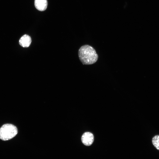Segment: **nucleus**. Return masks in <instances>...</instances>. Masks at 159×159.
I'll list each match as a JSON object with an SVG mask.
<instances>
[{
  "label": "nucleus",
  "mask_w": 159,
  "mask_h": 159,
  "mask_svg": "<svg viewBox=\"0 0 159 159\" xmlns=\"http://www.w3.org/2000/svg\"><path fill=\"white\" fill-rule=\"evenodd\" d=\"M34 4L36 8L39 11H44L47 6V0H35Z\"/></svg>",
  "instance_id": "5"
},
{
  "label": "nucleus",
  "mask_w": 159,
  "mask_h": 159,
  "mask_svg": "<svg viewBox=\"0 0 159 159\" xmlns=\"http://www.w3.org/2000/svg\"><path fill=\"white\" fill-rule=\"evenodd\" d=\"M152 142L153 145L159 150V135H156L152 138Z\"/></svg>",
  "instance_id": "6"
},
{
  "label": "nucleus",
  "mask_w": 159,
  "mask_h": 159,
  "mask_svg": "<svg viewBox=\"0 0 159 159\" xmlns=\"http://www.w3.org/2000/svg\"><path fill=\"white\" fill-rule=\"evenodd\" d=\"M81 140L84 145L87 146H90L92 144L94 141V135L90 132H85L82 136Z\"/></svg>",
  "instance_id": "3"
},
{
  "label": "nucleus",
  "mask_w": 159,
  "mask_h": 159,
  "mask_svg": "<svg viewBox=\"0 0 159 159\" xmlns=\"http://www.w3.org/2000/svg\"><path fill=\"white\" fill-rule=\"evenodd\" d=\"M32 42L31 38L30 36L27 34L23 35L19 40L20 45L24 47H28Z\"/></svg>",
  "instance_id": "4"
},
{
  "label": "nucleus",
  "mask_w": 159,
  "mask_h": 159,
  "mask_svg": "<svg viewBox=\"0 0 159 159\" xmlns=\"http://www.w3.org/2000/svg\"><path fill=\"white\" fill-rule=\"evenodd\" d=\"M18 130L15 125L10 124L3 125L0 128V139L7 141L13 138L17 134Z\"/></svg>",
  "instance_id": "2"
},
{
  "label": "nucleus",
  "mask_w": 159,
  "mask_h": 159,
  "mask_svg": "<svg viewBox=\"0 0 159 159\" xmlns=\"http://www.w3.org/2000/svg\"><path fill=\"white\" fill-rule=\"evenodd\" d=\"M78 54L79 59L83 64L90 65L95 63L98 56L95 49L88 45H85L79 49Z\"/></svg>",
  "instance_id": "1"
}]
</instances>
